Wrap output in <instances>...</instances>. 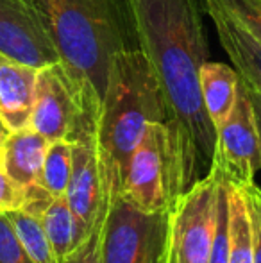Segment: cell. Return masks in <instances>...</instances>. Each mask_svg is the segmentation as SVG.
Instances as JSON below:
<instances>
[{
    "label": "cell",
    "mask_w": 261,
    "mask_h": 263,
    "mask_svg": "<svg viewBox=\"0 0 261 263\" xmlns=\"http://www.w3.org/2000/svg\"><path fill=\"white\" fill-rule=\"evenodd\" d=\"M38 70L0 54V118L9 131L29 127Z\"/></svg>",
    "instance_id": "obj_12"
},
{
    "label": "cell",
    "mask_w": 261,
    "mask_h": 263,
    "mask_svg": "<svg viewBox=\"0 0 261 263\" xmlns=\"http://www.w3.org/2000/svg\"><path fill=\"white\" fill-rule=\"evenodd\" d=\"M0 263H34L25 253L7 215L2 211H0Z\"/></svg>",
    "instance_id": "obj_21"
},
{
    "label": "cell",
    "mask_w": 261,
    "mask_h": 263,
    "mask_svg": "<svg viewBox=\"0 0 261 263\" xmlns=\"http://www.w3.org/2000/svg\"><path fill=\"white\" fill-rule=\"evenodd\" d=\"M245 197L252 228V256L254 263H261V188L256 183L238 186Z\"/></svg>",
    "instance_id": "obj_22"
},
{
    "label": "cell",
    "mask_w": 261,
    "mask_h": 263,
    "mask_svg": "<svg viewBox=\"0 0 261 263\" xmlns=\"http://www.w3.org/2000/svg\"><path fill=\"white\" fill-rule=\"evenodd\" d=\"M25 195L27 197L24 210H27L42 222L54 247V253L61 261L81 246L91 229L88 231L83 226L66 195H50L39 184L25 188Z\"/></svg>",
    "instance_id": "obj_10"
},
{
    "label": "cell",
    "mask_w": 261,
    "mask_h": 263,
    "mask_svg": "<svg viewBox=\"0 0 261 263\" xmlns=\"http://www.w3.org/2000/svg\"><path fill=\"white\" fill-rule=\"evenodd\" d=\"M7 218H9L11 226L16 231L18 238H20L22 246H24L25 253L31 256L34 263H59L54 247L50 243L49 236H47L45 229H43L42 222L29 213L27 210H14L7 211Z\"/></svg>",
    "instance_id": "obj_16"
},
{
    "label": "cell",
    "mask_w": 261,
    "mask_h": 263,
    "mask_svg": "<svg viewBox=\"0 0 261 263\" xmlns=\"http://www.w3.org/2000/svg\"><path fill=\"white\" fill-rule=\"evenodd\" d=\"M25 188L20 186L16 181H13L4 168H0V211L7 213V211L22 210L25 206Z\"/></svg>",
    "instance_id": "obj_23"
},
{
    "label": "cell",
    "mask_w": 261,
    "mask_h": 263,
    "mask_svg": "<svg viewBox=\"0 0 261 263\" xmlns=\"http://www.w3.org/2000/svg\"><path fill=\"white\" fill-rule=\"evenodd\" d=\"M238 86H240V76L236 68H231L226 63L209 61V59L202 65V101L216 131L227 120L231 109L234 107V102L238 99Z\"/></svg>",
    "instance_id": "obj_14"
},
{
    "label": "cell",
    "mask_w": 261,
    "mask_h": 263,
    "mask_svg": "<svg viewBox=\"0 0 261 263\" xmlns=\"http://www.w3.org/2000/svg\"><path fill=\"white\" fill-rule=\"evenodd\" d=\"M2 161H4V154H2V147H0V168H2Z\"/></svg>",
    "instance_id": "obj_26"
},
{
    "label": "cell",
    "mask_w": 261,
    "mask_h": 263,
    "mask_svg": "<svg viewBox=\"0 0 261 263\" xmlns=\"http://www.w3.org/2000/svg\"><path fill=\"white\" fill-rule=\"evenodd\" d=\"M115 190L102 235L101 263L163 261L167 211L145 213Z\"/></svg>",
    "instance_id": "obj_5"
},
{
    "label": "cell",
    "mask_w": 261,
    "mask_h": 263,
    "mask_svg": "<svg viewBox=\"0 0 261 263\" xmlns=\"http://www.w3.org/2000/svg\"><path fill=\"white\" fill-rule=\"evenodd\" d=\"M211 165L218 166L236 186L254 183L256 174L261 170L258 124L251 97L242 79L234 107L216 131V145Z\"/></svg>",
    "instance_id": "obj_9"
},
{
    "label": "cell",
    "mask_w": 261,
    "mask_h": 263,
    "mask_svg": "<svg viewBox=\"0 0 261 263\" xmlns=\"http://www.w3.org/2000/svg\"><path fill=\"white\" fill-rule=\"evenodd\" d=\"M229 179V177H227ZM229 263H254L251 217L242 190L229 181Z\"/></svg>",
    "instance_id": "obj_15"
},
{
    "label": "cell",
    "mask_w": 261,
    "mask_h": 263,
    "mask_svg": "<svg viewBox=\"0 0 261 263\" xmlns=\"http://www.w3.org/2000/svg\"><path fill=\"white\" fill-rule=\"evenodd\" d=\"M49 145V140L32 127L11 131L2 145L4 172L24 188L38 184Z\"/></svg>",
    "instance_id": "obj_13"
},
{
    "label": "cell",
    "mask_w": 261,
    "mask_h": 263,
    "mask_svg": "<svg viewBox=\"0 0 261 263\" xmlns=\"http://www.w3.org/2000/svg\"><path fill=\"white\" fill-rule=\"evenodd\" d=\"M88 93L97 91L91 86L75 83L61 61L39 68L29 127L49 142L68 140Z\"/></svg>",
    "instance_id": "obj_8"
},
{
    "label": "cell",
    "mask_w": 261,
    "mask_h": 263,
    "mask_svg": "<svg viewBox=\"0 0 261 263\" xmlns=\"http://www.w3.org/2000/svg\"><path fill=\"white\" fill-rule=\"evenodd\" d=\"M215 222L216 174L209 168L202 179L172 199L161 263H208Z\"/></svg>",
    "instance_id": "obj_4"
},
{
    "label": "cell",
    "mask_w": 261,
    "mask_h": 263,
    "mask_svg": "<svg viewBox=\"0 0 261 263\" xmlns=\"http://www.w3.org/2000/svg\"><path fill=\"white\" fill-rule=\"evenodd\" d=\"M127 29L149 61L163 99L174 197L211 168L216 129L202 101L209 59L200 0H118Z\"/></svg>",
    "instance_id": "obj_1"
},
{
    "label": "cell",
    "mask_w": 261,
    "mask_h": 263,
    "mask_svg": "<svg viewBox=\"0 0 261 263\" xmlns=\"http://www.w3.org/2000/svg\"><path fill=\"white\" fill-rule=\"evenodd\" d=\"M122 195L145 213L168 210L172 192V168L163 122H150L129 159L122 179Z\"/></svg>",
    "instance_id": "obj_6"
},
{
    "label": "cell",
    "mask_w": 261,
    "mask_h": 263,
    "mask_svg": "<svg viewBox=\"0 0 261 263\" xmlns=\"http://www.w3.org/2000/svg\"><path fill=\"white\" fill-rule=\"evenodd\" d=\"M72 154H73V143L70 140L50 142L38 183L50 195L66 194L70 174H72Z\"/></svg>",
    "instance_id": "obj_17"
},
{
    "label": "cell",
    "mask_w": 261,
    "mask_h": 263,
    "mask_svg": "<svg viewBox=\"0 0 261 263\" xmlns=\"http://www.w3.org/2000/svg\"><path fill=\"white\" fill-rule=\"evenodd\" d=\"M118 190V188H115ZM113 190V194H115ZM113 194L109 195L108 202L102 206L101 213H98L97 220H95L91 231L88 233L86 238L81 242V246L77 247L73 253H70L68 256L63 258L59 263H101V249H102V235H104V222L108 217L109 202H111Z\"/></svg>",
    "instance_id": "obj_20"
},
{
    "label": "cell",
    "mask_w": 261,
    "mask_h": 263,
    "mask_svg": "<svg viewBox=\"0 0 261 263\" xmlns=\"http://www.w3.org/2000/svg\"><path fill=\"white\" fill-rule=\"evenodd\" d=\"M261 47V0H215Z\"/></svg>",
    "instance_id": "obj_19"
},
{
    "label": "cell",
    "mask_w": 261,
    "mask_h": 263,
    "mask_svg": "<svg viewBox=\"0 0 261 263\" xmlns=\"http://www.w3.org/2000/svg\"><path fill=\"white\" fill-rule=\"evenodd\" d=\"M163 118V99L147 58L138 47L118 50L109 65L97 118V143L109 176L122 183L147 125Z\"/></svg>",
    "instance_id": "obj_2"
},
{
    "label": "cell",
    "mask_w": 261,
    "mask_h": 263,
    "mask_svg": "<svg viewBox=\"0 0 261 263\" xmlns=\"http://www.w3.org/2000/svg\"><path fill=\"white\" fill-rule=\"evenodd\" d=\"M242 79V77H240ZM244 81V79H242ZM245 84V90H247L249 97H251V102H252V107H254V115H256V124H258V131H259V140H261V95L258 91L254 90L252 86H249L247 83L244 81Z\"/></svg>",
    "instance_id": "obj_24"
},
{
    "label": "cell",
    "mask_w": 261,
    "mask_h": 263,
    "mask_svg": "<svg viewBox=\"0 0 261 263\" xmlns=\"http://www.w3.org/2000/svg\"><path fill=\"white\" fill-rule=\"evenodd\" d=\"M0 54L36 70L61 61L49 20L36 0H0Z\"/></svg>",
    "instance_id": "obj_7"
},
{
    "label": "cell",
    "mask_w": 261,
    "mask_h": 263,
    "mask_svg": "<svg viewBox=\"0 0 261 263\" xmlns=\"http://www.w3.org/2000/svg\"><path fill=\"white\" fill-rule=\"evenodd\" d=\"M49 20L50 31L73 81L102 95L111 59L129 49L118 0H36Z\"/></svg>",
    "instance_id": "obj_3"
},
{
    "label": "cell",
    "mask_w": 261,
    "mask_h": 263,
    "mask_svg": "<svg viewBox=\"0 0 261 263\" xmlns=\"http://www.w3.org/2000/svg\"><path fill=\"white\" fill-rule=\"evenodd\" d=\"M204 13L211 18L222 49L238 76L261 95V47L233 20L215 0H200Z\"/></svg>",
    "instance_id": "obj_11"
},
{
    "label": "cell",
    "mask_w": 261,
    "mask_h": 263,
    "mask_svg": "<svg viewBox=\"0 0 261 263\" xmlns=\"http://www.w3.org/2000/svg\"><path fill=\"white\" fill-rule=\"evenodd\" d=\"M11 135V131L7 129V125L2 122V118H0V147L6 143V140H7V136Z\"/></svg>",
    "instance_id": "obj_25"
},
{
    "label": "cell",
    "mask_w": 261,
    "mask_h": 263,
    "mask_svg": "<svg viewBox=\"0 0 261 263\" xmlns=\"http://www.w3.org/2000/svg\"><path fill=\"white\" fill-rule=\"evenodd\" d=\"M216 222L208 263H229V179L216 165Z\"/></svg>",
    "instance_id": "obj_18"
}]
</instances>
